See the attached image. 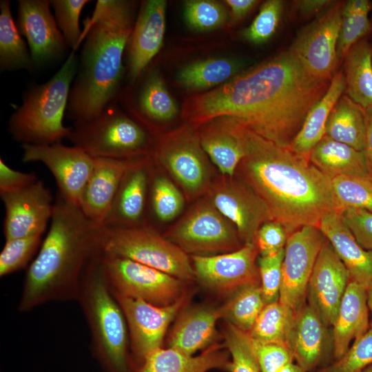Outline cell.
<instances>
[{
  "instance_id": "cell-7",
  "label": "cell",
  "mask_w": 372,
  "mask_h": 372,
  "mask_svg": "<svg viewBox=\"0 0 372 372\" xmlns=\"http://www.w3.org/2000/svg\"><path fill=\"white\" fill-rule=\"evenodd\" d=\"M90 120L74 123L67 138L94 158H127L151 155L154 137L116 103Z\"/></svg>"
},
{
  "instance_id": "cell-30",
  "label": "cell",
  "mask_w": 372,
  "mask_h": 372,
  "mask_svg": "<svg viewBox=\"0 0 372 372\" xmlns=\"http://www.w3.org/2000/svg\"><path fill=\"white\" fill-rule=\"evenodd\" d=\"M223 307L194 308L177 320L169 338V348L189 355L209 345L216 334V324L223 318Z\"/></svg>"
},
{
  "instance_id": "cell-43",
  "label": "cell",
  "mask_w": 372,
  "mask_h": 372,
  "mask_svg": "<svg viewBox=\"0 0 372 372\" xmlns=\"http://www.w3.org/2000/svg\"><path fill=\"white\" fill-rule=\"evenodd\" d=\"M42 234L6 240L0 254V276L23 269L42 243Z\"/></svg>"
},
{
  "instance_id": "cell-46",
  "label": "cell",
  "mask_w": 372,
  "mask_h": 372,
  "mask_svg": "<svg viewBox=\"0 0 372 372\" xmlns=\"http://www.w3.org/2000/svg\"><path fill=\"white\" fill-rule=\"evenodd\" d=\"M284 3L281 0H268L261 6L252 23L242 31V37L254 44L267 41L278 25Z\"/></svg>"
},
{
  "instance_id": "cell-8",
  "label": "cell",
  "mask_w": 372,
  "mask_h": 372,
  "mask_svg": "<svg viewBox=\"0 0 372 372\" xmlns=\"http://www.w3.org/2000/svg\"><path fill=\"white\" fill-rule=\"evenodd\" d=\"M151 156L178 184L189 200L205 196L216 177L213 163L202 147L197 129L186 122L156 135Z\"/></svg>"
},
{
  "instance_id": "cell-4",
  "label": "cell",
  "mask_w": 372,
  "mask_h": 372,
  "mask_svg": "<svg viewBox=\"0 0 372 372\" xmlns=\"http://www.w3.org/2000/svg\"><path fill=\"white\" fill-rule=\"evenodd\" d=\"M134 6L130 1L98 0L85 21L81 39L84 43L66 110L75 123L91 119L117 101L124 51L134 25Z\"/></svg>"
},
{
  "instance_id": "cell-35",
  "label": "cell",
  "mask_w": 372,
  "mask_h": 372,
  "mask_svg": "<svg viewBox=\"0 0 372 372\" xmlns=\"http://www.w3.org/2000/svg\"><path fill=\"white\" fill-rule=\"evenodd\" d=\"M325 135L363 151L365 136L364 110L346 94L342 95L329 116Z\"/></svg>"
},
{
  "instance_id": "cell-28",
  "label": "cell",
  "mask_w": 372,
  "mask_h": 372,
  "mask_svg": "<svg viewBox=\"0 0 372 372\" xmlns=\"http://www.w3.org/2000/svg\"><path fill=\"white\" fill-rule=\"evenodd\" d=\"M366 289L350 280L332 325L333 354L341 358L353 342L365 333L369 327Z\"/></svg>"
},
{
  "instance_id": "cell-17",
  "label": "cell",
  "mask_w": 372,
  "mask_h": 372,
  "mask_svg": "<svg viewBox=\"0 0 372 372\" xmlns=\"http://www.w3.org/2000/svg\"><path fill=\"white\" fill-rule=\"evenodd\" d=\"M256 244L213 256H192L194 276L208 288L223 293L236 291L248 285L260 284Z\"/></svg>"
},
{
  "instance_id": "cell-5",
  "label": "cell",
  "mask_w": 372,
  "mask_h": 372,
  "mask_svg": "<svg viewBox=\"0 0 372 372\" xmlns=\"http://www.w3.org/2000/svg\"><path fill=\"white\" fill-rule=\"evenodd\" d=\"M103 254L87 269L77 301L89 327L92 351L104 370L136 372L128 353L127 322L107 285Z\"/></svg>"
},
{
  "instance_id": "cell-44",
  "label": "cell",
  "mask_w": 372,
  "mask_h": 372,
  "mask_svg": "<svg viewBox=\"0 0 372 372\" xmlns=\"http://www.w3.org/2000/svg\"><path fill=\"white\" fill-rule=\"evenodd\" d=\"M89 0H50L59 29L68 48L75 52L81 41L79 25L81 13Z\"/></svg>"
},
{
  "instance_id": "cell-34",
  "label": "cell",
  "mask_w": 372,
  "mask_h": 372,
  "mask_svg": "<svg viewBox=\"0 0 372 372\" xmlns=\"http://www.w3.org/2000/svg\"><path fill=\"white\" fill-rule=\"evenodd\" d=\"M247 63L229 58H211L185 65L176 79L179 85L190 90L209 89L229 81L244 71Z\"/></svg>"
},
{
  "instance_id": "cell-45",
  "label": "cell",
  "mask_w": 372,
  "mask_h": 372,
  "mask_svg": "<svg viewBox=\"0 0 372 372\" xmlns=\"http://www.w3.org/2000/svg\"><path fill=\"white\" fill-rule=\"evenodd\" d=\"M372 364V321L367 331L355 340L344 355L317 372H363Z\"/></svg>"
},
{
  "instance_id": "cell-10",
  "label": "cell",
  "mask_w": 372,
  "mask_h": 372,
  "mask_svg": "<svg viewBox=\"0 0 372 372\" xmlns=\"http://www.w3.org/2000/svg\"><path fill=\"white\" fill-rule=\"evenodd\" d=\"M163 236L192 256L228 253L244 245L236 226L207 195L198 199Z\"/></svg>"
},
{
  "instance_id": "cell-21",
  "label": "cell",
  "mask_w": 372,
  "mask_h": 372,
  "mask_svg": "<svg viewBox=\"0 0 372 372\" xmlns=\"http://www.w3.org/2000/svg\"><path fill=\"white\" fill-rule=\"evenodd\" d=\"M167 2L142 1L127 48V76L134 81L160 51L165 32Z\"/></svg>"
},
{
  "instance_id": "cell-59",
  "label": "cell",
  "mask_w": 372,
  "mask_h": 372,
  "mask_svg": "<svg viewBox=\"0 0 372 372\" xmlns=\"http://www.w3.org/2000/svg\"><path fill=\"white\" fill-rule=\"evenodd\" d=\"M371 25H372V21H371Z\"/></svg>"
},
{
  "instance_id": "cell-49",
  "label": "cell",
  "mask_w": 372,
  "mask_h": 372,
  "mask_svg": "<svg viewBox=\"0 0 372 372\" xmlns=\"http://www.w3.org/2000/svg\"><path fill=\"white\" fill-rule=\"evenodd\" d=\"M251 341L262 372H278L294 362L290 349L284 344L260 342L252 338Z\"/></svg>"
},
{
  "instance_id": "cell-56",
  "label": "cell",
  "mask_w": 372,
  "mask_h": 372,
  "mask_svg": "<svg viewBox=\"0 0 372 372\" xmlns=\"http://www.w3.org/2000/svg\"><path fill=\"white\" fill-rule=\"evenodd\" d=\"M278 372H308L300 367L296 362H292L282 369H281Z\"/></svg>"
},
{
  "instance_id": "cell-47",
  "label": "cell",
  "mask_w": 372,
  "mask_h": 372,
  "mask_svg": "<svg viewBox=\"0 0 372 372\" xmlns=\"http://www.w3.org/2000/svg\"><path fill=\"white\" fill-rule=\"evenodd\" d=\"M368 14L366 12H353L342 8L337 44L339 60L344 59L349 50L372 30Z\"/></svg>"
},
{
  "instance_id": "cell-22",
  "label": "cell",
  "mask_w": 372,
  "mask_h": 372,
  "mask_svg": "<svg viewBox=\"0 0 372 372\" xmlns=\"http://www.w3.org/2000/svg\"><path fill=\"white\" fill-rule=\"evenodd\" d=\"M196 129L202 147L220 174L234 176L247 154V127L231 116H223Z\"/></svg>"
},
{
  "instance_id": "cell-39",
  "label": "cell",
  "mask_w": 372,
  "mask_h": 372,
  "mask_svg": "<svg viewBox=\"0 0 372 372\" xmlns=\"http://www.w3.org/2000/svg\"><path fill=\"white\" fill-rule=\"evenodd\" d=\"M335 209H360L372 212V174L331 178Z\"/></svg>"
},
{
  "instance_id": "cell-38",
  "label": "cell",
  "mask_w": 372,
  "mask_h": 372,
  "mask_svg": "<svg viewBox=\"0 0 372 372\" xmlns=\"http://www.w3.org/2000/svg\"><path fill=\"white\" fill-rule=\"evenodd\" d=\"M260 284L248 285L235 291L223 306V318L241 331L249 333L265 306Z\"/></svg>"
},
{
  "instance_id": "cell-58",
  "label": "cell",
  "mask_w": 372,
  "mask_h": 372,
  "mask_svg": "<svg viewBox=\"0 0 372 372\" xmlns=\"http://www.w3.org/2000/svg\"><path fill=\"white\" fill-rule=\"evenodd\" d=\"M363 372H372V366H370L369 367H368Z\"/></svg>"
},
{
  "instance_id": "cell-11",
  "label": "cell",
  "mask_w": 372,
  "mask_h": 372,
  "mask_svg": "<svg viewBox=\"0 0 372 372\" xmlns=\"http://www.w3.org/2000/svg\"><path fill=\"white\" fill-rule=\"evenodd\" d=\"M102 265L113 293L159 307L170 305L184 295L183 280L140 262L103 251Z\"/></svg>"
},
{
  "instance_id": "cell-50",
  "label": "cell",
  "mask_w": 372,
  "mask_h": 372,
  "mask_svg": "<svg viewBox=\"0 0 372 372\" xmlns=\"http://www.w3.org/2000/svg\"><path fill=\"white\" fill-rule=\"evenodd\" d=\"M285 227L278 222L270 220L259 229L256 244L261 256L275 255L285 249L288 238Z\"/></svg>"
},
{
  "instance_id": "cell-37",
  "label": "cell",
  "mask_w": 372,
  "mask_h": 372,
  "mask_svg": "<svg viewBox=\"0 0 372 372\" xmlns=\"http://www.w3.org/2000/svg\"><path fill=\"white\" fill-rule=\"evenodd\" d=\"M295 314V311L279 301L267 304L248 334L257 341L281 343L288 347Z\"/></svg>"
},
{
  "instance_id": "cell-6",
  "label": "cell",
  "mask_w": 372,
  "mask_h": 372,
  "mask_svg": "<svg viewBox=\"0 0 372 372\" xmlns=\"http://www.w3.org/2000/svg\"><path fill=\"white\" fill-rule=\"evenodd\" d=\"M78 67L72 51L50 79L30 88L8 121L14 141L21 145H51L68 137L72 127H65L63 121Z\"/></svg>"
},
{
  "instance_id": "cell-52",
  "label": "cell",
  "mask_w": 372,
  "mask_h": 372,
  "mask_svg": "<svg viewBox=\"0 0 372 372\" xmlns=\"http://www.w3.org/2000/svg\"><path fill=\"white\" fill-rule=\"evenodd\" d=\"M37 180L39 178L34 173L15 170L0 158V194L17 192Z\"/></svg>"
},
{
  "instance_id": "cell-12",
  "label": "cell",
  "mask_w": 372,
  "mask_h": 372,
  "mask_svg": "<svg viewBox=\"0 0 372 372\" xmlns=\"http://www.w3.org/2000/svg\"><path fill=\"white\" fill-rule=\"evenodd\" d=\"M344 3L335 1L298 34L289 50L313 76L331 80L339 59L337 44Z\"/></svg>"
},
{
  "instance_id": "cell-3",
  "label": "cell",
  "mask_w": 372,
  "mask_h": 372,
  "mask_svg": "<svg viewBox=\"0 0 372 372\" xmlns=\"http://www.w3.org/2000/svg\"><path fill=\"white\" fill-rule=\"evenodd\" d=\"M103 253L101 225L59 194L48 232L26 271L19 310L77 300L87 269Z\"/></svg>"
},
{
  "instance_id": "cell-41",
  "label": "cell",
  "mask_w": 372,
  "mask_h": 372,
  "mask_svg": "<svg viewBox=\"0 0 372 372\" xmlns=\"http://www.w3.org/2000/svg\"><path fill=\"white\" fill-rule=\"evenodd\" d=\"M224 339V346L231 356L229 371L262 372L247 333L227 323Z\"/></svg>"
},
{
  "instance_id": "cell-53",
  "label": "cell",
  "mask_w": 372,
  "mask_h": 372,
  "mask_svg": "<svg viewBox=\"0 0 372 372\" xmlns=\"http://www.w3.org/2000/svg\"><path fill=\"white\" fill-rule=\"evenodd\" d=\"M225 3L230 8V23L234 24L245 17L259 1L256 0H226Z\"/></svg>"
},
{
  "instance_id": "cell-31",
  "label": "cell",
  "mask_w": 372,
  "mask_h": 372,
  "mask_svg": "<svg viewBox=\"0 0 372 372\" xmlns=\"http://www.w3.org/2000/svg\"><path fill=\"white\" fill-rule=\"evenodd\" d=\"M345 89L343 70L335 73L324 94L311 107L289 147L296 152L309 156L313 147L325 135L330 113Z\"/></svg>"
},
{
  "instance_id": "cell-36",
  "label": "cell",
  "mask_w": 372,
  "mask_h": 372,
  "mask_svg": "<svg viewBox=\"0 0 372 372\" xmlns=\"http://www.w3.org/2000/svg\"><path fill=\"white\" fill-rule=\"evenodd\" d=\"M14 21L10 1H0L1 72L33 68L30 50Z\"/></svg>"
},
{
  "instance_id": "cell-15",
  "label": "cell",
  "mask_w": 372,
  "mask_h": 372,
  "mask_svg": "<svg viewBox=\"0 0 372 372\" xmlns=\"http://www.w3.org/2000/svg\"><path fill=\"white\" fill-rule=\"evenodd\" d=\"M22 161L41 162L54 176L59 194L79 207L81 196L94 165V158L76 146L60 143L51 145H21Z\"/></svg>"
},
{
  "instance_id": "cell-54",
  "label": "cell",
  "mask_w": 372,
  "mask_h": 372,
  "mask_svg": "<svg viewBox=\"0 0 372 372\" xmlns=\"http://www.w3.org/2000/svg\"><path fill=\"white\" fill-rule=\"evenodd\" d=\"M296 8L300 14L304 17H310L315 14L322 13L335 1L331 0H300L295 1Z\"/></svg>"
},
{
  "instance_id": "cell-32",
  "label": "cell",
  "mask_w": 372,
  "mask_h": 372,
  "mask_svg": "<svg viewBox=\"0 0 372 372\" xmlns=\"http://www.w3.org/2000/svg\"><path fill=\"white\" fill-rule=\"evenodd\" d=\"M310 162L329 178L371 174L363 151L324 136L309 154Z\"/></svg>"
},
{
  "instance_id": "cell-25",
  "label": "cell",
  "mask_w": 372,
  "mask_h": 372,
  "mask_svg": "<svg viewBox=\"0 0 372 372\" xmlns=\"http://www.w3.org/2000/svg\"><path fill=\"white\" fill-rule=\"evenodd\" d=\"M151 155L140 156L125 174L102 225L131 227L144 225Z\"/></svg>"
},
{
  "instance_id": "cell-51",
  "label": "cell",
  "mask_w": 372,
  "mask_h": 372,
  "mask_svg": "<svg viewBox=\"0 0 372 372\" xmlns=\"http://www.w3.org/2000/svg\"><path fill=\"white\" fill-rule=\"evenodd\" d=\"M340 212L358 243L372 251V212L352 208Z\"/></svg>"
},
{
  "instance_id": "cell-33",
  "label": "cell",
  "mask_w": 372,
  "mask_h": 372,
  "mask_svg": "<svg viewBox=\"0 0 372 372\" xmlns=\"http://www.w3.org/2000/svg\"><path fill=\"white\" fill-rule=\"evenodd\" d=\"M344 92L364 110H372V45L363 39L344 58Z\"/></svg>"
},
{
  "instance_id": "cell-20",
  "label": "cell",
  "mask_w": 372,
  "mask_h": 372,
  "mask_svg": "<svg viewBox=\"0 0 372 372\" xmlns=\"http://www.w3.org/2000/svg\"><path fill=\"white\" fill-rule=\"evenodd\" d=\"M349 281L347 268L326 239L310 277L307 300L328 327L335 321Z\"/></svg>"
},
{
  "instance_id": "cell-19",
  "label": "cell",
  "mask_w": 372,
  "mask_h": 372,
  "mask_svg": "<svg viewBox=\"0 0 372 372\" xmlns=\"http://www.w3.org/2000/svg\"><path fill=\"white\" fill-rule=\"evenodd\" d=\"M0 196L6 210V240L43 235L51 220L54 203L50 189L41 180L17 192Z\"/></svg>"
},
{
  "instance_id": "cell-26",
  "label": "cell",
  "mask_w": 372,
  "mask_h": 372,
  "mask_svg": "<svg viewBox=\"0 0 372 372\" xmlns=\"http://www.w3.org/2000/svg\"><path fill=\"white\" fill-rule=\"evenodd\" d=\"M318 227L347 268L350 280L366 289L372 284V251L358 243L337 210L324 215Z\"/></svg>"
},
{
  "instance_id": "cell-1",
  "label": "cell",
  "mask_w": 372,
  "mask_h": 372,
  "mask_svg": "<svg viewBox=\"0 0 372 372\" xmlns=\"http://www.w3.org/2000/svg\"><path fill=\"white\" fill-rule=\"evenodd\" d=\"M330 82L311 75L288 50L211 91L189 96L182 116L196 128L231 116L258 135L289 147Z\"/></svg>"
},
{
  "instance_id": "cell-55",
  "label": "cell",
  "mask_w": 372,
  "mask_h": 372,
  "mask_svg": "<svg viewBox=\"0 0 372 372\" xmlns=\"http://www.w3.org/2000/svg\"><path fill=\"white\" fill-rule=\"evenodd\" d=\"M365 116V136L363 152L370 172L372 174V110H364Z\"/></svg>"
},
{
  "instance_id": "cell-24",
  "label": "cell",
  "mask_w": 372,
  "mask_h": 372,
  "mask_svg": "<svg viewBox=\"0 0 372 372\" xmlns=\"http://www.w3.org/2000/svg\"><path fill=\"white\" fill-rule=\"evenodd\" d=\"M329 327L308 304L296 311L288 347L296 363L305 371L310 372L317 368L329 353H333L332 333Z\"/></svg>"
},
{
  "instance_id": "cell-42",
  "label": "cell",
  "mask_w": 372,
  "mask_h": 372,
  "mask_svg": "<svg viewBox=\"0 0 372 372\" xmlns=\"http://www.w3.org/2000/svg\"><path fill=\"white\" fill-rule=\"evenodd\" d=\"M184 17L187 25L198 32L219 28L229 19L222 3L212 0H189L184 3Z\"/></svg>"
},
{
  "instance_id": "cell-13",
  "label": "cell",
  "mask_w": 372,
  "mask_h": 372,
  "mask_svg": "<svg viewBox=\"0 0 372 372\" xmlns=\"http://www.w3.org/2000/svg\"><path fill=\"white\" fill-rule=\"evenodd\" d=\"M325 240L316 226L303 227L288 236L278 301L295 312L306 304L310 277Z\"/></svg>"
},
{
  "instance_id": "cell-48",
  "label": "cell",
  "mask_w": 372,
  "mask_h": 372,
  "mask_svg": "<svg viewBox=\"0 0 372 372\" xmlns=\"http://www.w3.org/2000/svg\"><path fill=\"white\" fill-rule=\"evenodd\" d=\"M285 249L270 256H260L258 267L260 287L265 304L278 301L282 284Z\"/></svg>"
},
{
  "instance_id": "cell-9",
  "label": "cell",
  "mask_w": 372,
  "mask_h": 372,
  "mask_svg": "<svg viewBox=\"0 0 372 372\" xmlns=\"http://www.w3.org/2000/svg\"><path fill=\"white\" fill-rule=\"evenodd\" d=\"M103 251L132 260L181 280H188L194 272L188 255L161 234L143 225L131 227L101 225Z\"/></svg>"
},
{
  "instance_id": "cell-14",
  "label": "cell",
  "mask_w": 372,
  "mask_h": 372,
  "mask_svg": "<svg viewBox=\"0 0 372 372\" xmlns=\"http://www.w3.org/2000/svg\"><path fill=\"white\" fill-rule=\"evenodd\" d=\"M206 195L236 226L243 244H256L260 227L273 220L260 198L235 176H216Z\"/></svg>"
},
{
  "instance_id": "cell-23",
  "label": "cell",
  "mask_w": 372,
  "mask_h": 372,
  "mask_svg": "<svg viewBox=\"0 0 372 372\" xmlns=\"http://www.w3.org/2000/svg\"><path fill=\"white\" fill-rule=\"evenodd\" d=\"M140 156L94 158V168L79 205L81 211L90 220L102 225L125 174Z\"/></svg>"
},
{
  "instance_id": "cell-27",
  "label": "cell",
  "mask_w": 372,
  "mask_h": 372,
  "mask_svg": "<svg viewBox=\"0 0 372 372\" xmlns=\"http://www.w3.org/2000/svg\"><path fill=\"white\" fill-rule=\"evenodd\" d=\"M145 74L138 90L125 94L124 101L130 112L149 130L158 123L174 118L178 107L157 68H154Z\"/></svg>"
},
{
  "instance_id": "cell-40",
  "label": "cell",
  "mask_w": 372,
  "mask_h": 372,
  "mask_svg": "<svg viewBox=\"0 0 372 372\" xmlns=\"http://www.w3.org/2000/svg\"><path fill=\"white\" fill-rule=\"evenodd\" d=\"M154 174L152 175L149 169L148 192L152 214L161 222L172 220L183 211L185 196L166 176L158 173Z\"/></svg>"
},
{
  "instance_id": "cell-2",
  "label": "cell",
  "mask_w": 372,
  "mask_h": 372,
  "mask_svg": "<svg viewBox=\"0 0 372 372\" xmlns=\"http://www.w3.org/2000/svg\"><path fill=\"white\" fill-rule=\"evenodd\" d=\"M234 176L260 198L288 236L305 226L318 227L322 217L335 209L331 178L308 156L249 129L247 154Z\"/></svg>"
},
{
  "instance_id": "cell-57",
  "label": "cell",
  "mask_w": 372,
  "mask_h": 372,
  "mask_svg": "<svg viewBox=\"0 0 372 372\" xmlns=\"http://www.w3.org/2000/svg\"><path fill=\"white\" fill-rule=\"evenodd\" d=\"M367 305L372 311V284L366 289Z\"/></svg>"
},
{
  "instance_id": "cell-60",
  "label": "cell",
  "mask_w": 372,
  "mask_h": 372,
  "mask_svg": "<svg viewBox=\"0 0 372 372\" xmlns=\"http://www.w3.org/2000/svg\"><path fill=\"white\" fill-rule=\"evenodd\" d=\"M371 45H372V43H371Z\"/></svg>"
},
{
  "instance_id": "cell-16",
  "label": "cell",
  "mask_w": 372,
  "mask_h": 372,
  "mask_svg": "<svg viewBox=\"0 0 372 372\" xmlns=\"http://www.w3.org/2000/svg\"><path fill=\"white\" fill-rule=\"evenodd\" d=\"M113 295L125 318L136 370L147 355L161 348L167 327L183 307L186 296L184 294L174 303L159 307L139 298Z\"/></svg>"
},
{
  "instance_id": "cell-29",
  "label": "cell",
  "mask_w": 372,
  "mask_h": 372,
  "mask_svg": "<svg viewBox=\"0 0 372 372\" xmlns=\"http://www.w3.org/2000/svg\"><path fill=\"white\" fill-rule=\"evenodd\" d=\"M229 363L228 353L217 344L197 356L161 347L147 355L136 372H207L215 369L228 371Z\"/></svg>"
},
{
  "instance_id": "cell-18",
  "label": "cell",
  "mask_w": 372,
  "mask_h": 372,
  "mask_svg": "<svg viewBox=\"0 0 372 372\" xmlns=\"http://www.w3.org/2000/svg\"><path fill=\"white\" fill-rule=\"evenodd\" d=\"M17 28L27 41L33 67L61 58L68 47L51 12L49 0H19Z\"/></svg>"
}]
</instances>
